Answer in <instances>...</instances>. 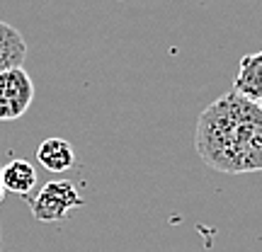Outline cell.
Segmentation results:
<instances>
[{"label":"cell","instance_id":"obj_4","mask_svg":"<svg viewBox=\"0 0 262 252\" xmlns=\"http://www.w3.org/2000/svg\"><path fill=\"white\" fill-rule=\"evenodd\" d=\"M37 160L41 168H47L49 172H66V170L73 168L75 163V150L61 136H51V139L41 141L37 148Z\"/></svg>","mask_w":262,"mask_h":252},{"label":"cell","instance_id":"obj_10","mask_svg":"<svg viewBox=\"0 0 262 252\" xmlns=\"http://www.w3.org/2000/svg\"><path fill=\"white\" fill-rule=\"evenodd\" d=\"M260 107H262V102H260Z\"/></svg>","mask_w":262,"mask_h":252},{"label":"cell","instance_id":"obj_9","mask_svg":"<svg viewBox=\"0 0 262 252\" xmlns=\"http://www.w3.org/2000/svg\"><path fill=\"white\" fill-rule=\"evenodd\" d=\"M0 252H3V228H0Z\"/></svg>","mask_w":262,"mask_h":252},{"label":"cell","instance_id":"obj_8","mask_svg":"<svg viewBox=\"0 0 262 252\" xmlns=\"http://www.w3.org/2000/svg\"><path fill=\"white\" fill-rule=\"evenodd\" d=\"M0 172H3V168H0ZM5 199V187H3V175H0V201Z\"/></svg>","mask_w":262,"mask_h":252},{"label":"cell","instance_id":"obj_2","mask_svg":"<svg viewBox=\"0 0 262 252\" xmlns=\"http://www.w3.org/2000/svg\"><path fill=\"white\" fill-rule=\"evenodd\" d=\"M85 201L78 187L71 179H51L39 189V194L29 199V209L32 216L41 221V223H56L63 221L73 214L75 209H80Z\"/></svg>","mask_w":262,"mask_h":252},{"label":"cell","instance_id":"obj_3","mask_svg":"<svg viewBox=\"0 0 262 252\" xmlns=\"http://www.w3.org/2000/svg\"><path fill=\"white\" fill-rule=\"evenodd\" d=\"M32 102H34V83L22 65L0 73V122L19 119L32 107Z\"/></svg>","mask_w":262,"mask_h":252},{"label":"cell","instance_id":"obj_5","mask_svg":"<svg viewBox=\"0 0 262 252\" xmlns=\"http://www.w3.org/2000/svg\"><path fill=\"white\" fill-rule=\"evenodd\" d=\"M233 90L257 104L262 102V51L243 56L238 75H235Z\"/></svg>","mask_w":262,"mask_h":252},{"label":"cell","instance_id":"obj_1","mask_svg":"<svg viewBox=\"0 0 262 252\" xmlns=\"http://www.w3.org/2000/svg\"><path fill=\"white\" fill-rule=\"evenodd\" d=\"M194 146L216 172H262V107L235 90L216 97L196 119Z\"/></svg>","mask_w":262,"mask_h":252},{"label":"cell","instance_id":"obj_6","mask_svg":"<svg viewBox=\"0 0 262 252\" xmlns=\"http://www.w3.org/2000/svg\"><path fill=\"white\" fill-rule=\"evenodd\" d=\"M27 58V41L19 34V29L0 19V73L10 68H19Z\"/></svg>","mask_w":262,"mask_h":252},{"label":"cell","instance_id":"obj_7","mask_svg":"<svg viewBox=\"0 0 262 252\" xmlns=\"http://www.w3.org/2000/svg\"><path fill=\"white\" fill-rule=\"evenodd\" d=\"M3 187H5V194H17L27 199L32 194V189L37 187V170L32 163L27 160H10L8 165L3 168Z\"/></svg>","mask_w":262,"mask_h":252}]
</instances>
